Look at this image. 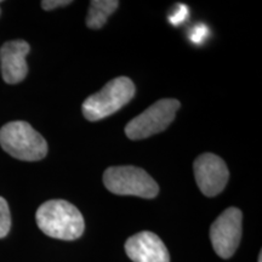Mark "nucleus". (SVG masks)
Masks as SVG:
<instances>
[{
  "label": "nucleus",
  "mask_w": 262,
  "mask_h": 262,
  "mask_svg": "<svg viewBox=\"0 0 262 262\" xmlns=\"http://www.w3.org/2000/svg\"><path fill=\"white\" fill-rule=\"evenodd\" d=\"M35 220L42 233L62 241L78 239L85 229L81 212L70 202L62 199H52L41 204L35 214Z\"/></svg>",
  "instance_id": "obj_1"
},
{
  "label": "nucleus",
  "mask_w": 262,
  "mask_h": 262,
  "mask_svg": "<svg viewBox=\"0 0 262 262\" xmlns=\"http://www.w3.org/2000/svg\"><path fill=\"white\" fill-rule=\"evenodd\" d=\"M0 146L18 160L38 162L48 155V143L27 122H10L0 129Z\"/></svg>",
  "instance_id": "obj_2"
},
{
  "label": "nucleus",
  "mask_w": 262,
  "mask_h": 262,
  "mask_svg": "<svg viewBox=\"0 0 262 262\" xmlns=\"http://www.w3.org/2000/svg\"><path fill=\"white\" fill-rule=\"evenodd\" d=\"M135 91V85L127 77H118L108 81L102 90L84 101L81 106L84 117L90 122H97L112 116L133 100Z\"/></svg>",
  "instance_id": "obj_3"
},
{
  "label": "nucleus",
  "mask_w": 262,
  "mask_h": 262,
  "mask_svg": "<svg viewBox=\"0 0 262 262\" xmlns=\"http://www.w3.org/2000/svg\"><path fill=\"white\" fill-rule=\"evenodd\" d=\"M103 183L118 195H136L152 199L159 192L158 183L145 170L136 166H112L103 173Z\"/></svg>",
  "instance_id": "obj_4"
},
{
  "label": "nucleus",
  "mask_w": 262,
  "mask_h": 262,
  "mask_svg": "<svg viewBox=\"0 0 262 262\" xmlns=\"http://www.w3.org/2000/svg\"><path fill=\"white\" fill-rule=\"evenodd\" d=\"M181 104L175 98L157 101L145 112L130 120L125 126V134L130 140H143L162 133L175 119Z\"/></svg>",
  "instance_id": "obj_5"
},
{
  "label": "nucleus",
  "mask_w": 262,
  "mask_h": 262,
  "mask_svg": "<svg viewBox=\"0 0 262 262\" xmlns=\"http://www.w3.org/2000/svg\"><path fill=\"white\" fill-rule=\"evenodd\" d=\"M242 220L239 209L228 208L211 225V244L220 257L229 258L237 250L242 238Z\"/></svg>",
  "instance_id": "obj_6"
},
{
  "label": "nucleus",
  "mask_w": 262,
  "mask_h": 262,
  "mask_svg": "<svg viewBox=\"0 0 262 262\" xmlns=\"http://www.w3.org/2000/svg\"><path fill=\"white\" fill-rule=\"evenodd\" d=\"M196 185L206 196H215L224 191L229 171L224 159L212 153L199 156L193 164Z\"/></svg>",
  "instance_id": "obj_7"
},
{
  "label": "nucleus",
  "mask_w": 262,
  "mask_h": 262,
  "mask_svg": "<svg viewBox=\"0 0 262 262\" xmlns=\"http://www.w3.org/2000/svg\"><path fill=\"white\" fill-rule=\"evenodd\" d=\"M29 50V44L25 40H11L3 45L0 49V71L5 83L18 84L27 77L26 57Z\"/></svg>",
  "instance_id": "obj_8"
},
{
  "label": "nucleus",
  "mask_w": 262,
  "mask_h": 262,
  "mask_svg": "<svg viewBox=\"0 0 262 262\" xmlns=\"http://www.w3.org/2000/svg\"><path fill=\"white\" fill-rule=\"evenodd\" d=\"M125 251L134 262H170L165 244L158 235L149 231L140 232L127 239Z\"/></svg>",
  "instance_id": "obj_9"
},
{
  "label": "nucleus",
  "mask_w": 262,
  "mask_h": 262,
  "mask_svg": "<svg viewBox=\"0 0 262 262\" xmlns=\"http://www.w3.org/2000/svg\"><path fill=\"white\" fill-rule=\"evenodd\" d=\"M119 6L117 0H93L86 16V26L91 29H100L106 25L108 17Z\"/></svg>",
  "instance_id": "obj_10"
},
{
  "label": "nucleus",
  "mask_w": 262,
  "mask_h": 262,
  "mask_svg": "<svg viewBox=\"0 0 262 262\" xmlns=\"http://www.w3.org/2000/svg\"><path fill=\"white\" fill-rule=\"evenodd\" d=\"M11 228V214L8 202L0 196V239L5 238Z\"/></svg>",
  "instance_id": "obj_11"
},
{
  "label": "nucleus",
  "mask_w": 262,
  "mask_h": 262,
  "mask_svg": "<svg viewBox=\"0 0 262 262\" xmlns=\"http://www.w3.org/2000/svg\"><path fill=\"white\" fill-rule=\"evenodd\" d=\"M189 9L185 4H178L175 10L171 12V15L169 16V22L172 26H179L182 22H185L188 17Z\"/></svg>",
  "instance_id": "obj_12"
},
{
  "label": "nucleus",
  "mask_w": 262,
  "mask_h": 262,
  "mask_svg": "<svg viewBox=\"0 0 262 262\" xmlns=\"http://www.w3.org/2000/svg\"><path fill=\"white\" fill-rule=\"evenodd\" d=\"M209 35V28L206 27L205 25L199 24L196 25L195 27L192 28V31L189 32V40H191L193 44L201 45L203 41L208 38Z\"/></svg>",
  "instance_id": "obj_13"
},
{
  "label": "nucleus",
  "mask_w": 262,
  "mask_h": 262,
  "mask_svg": "<svg viewBox=\"0 0 262 262\" xmlns=\"http://www.w3.org/2000/svg\"><path fill=\"white\" fill-rule=\"evenodd\" d=\"M72 4L71 0H44L41 2V8L44 10H54L57 8H63Z\"/></svg>",
  "instance_id": "obj_14"
},
{
  "label": "nucleus",
  "mask_w": 262,
  "mask_h": 262,
  "mask_svg": "<svg viewBox=\"0 0 262 262\" xmlns=\"http://www.w3.org/2000/svg\"><path fill=\"white\" fill-rule=\"evenodd\" d=\"M258 262H262V255H258Z\"/></svg>",
  "instance_id": "obj_15"
}]
</instances>
